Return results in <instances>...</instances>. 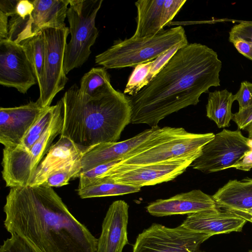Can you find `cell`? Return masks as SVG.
I'll return each instance as SVG.
<instances>
[{
    "label": "cell",
    "instance_id": "cell-15",
    "mask_svg": "<svg viewBox=\"0 0 252 252\" xmlns=\"http://www.w3.org/2000/svg\"><path fill=\"white\" fill-rule=\"evenodd\" d=\"M128 208L122 200L115 201L109 206L102 222L96 252H122L128 243Z\"/></svg>",
    "mask_w": 252,
    "mask_h": 252
},
{
    "label": "cell",
    "instance_id": "cell-3",
    "mask_svg": "<svg viewBox=\"0 0 252 252\" xmlns=\"http://www.w3.org/2000/svg\"><path fill=\"white\" fill-rule=\"evenodd\" d=\"M61 99L63 123L61 136L69 138L83 153L98 144L117 142L130 122L127 95L115 90L111 83L92 96L80 94L75 84Z\"/></svg>",
    "mask_w": 252,
    "mask_h": 252
},
{
    "label": "cell",
    "instance_id": "cell-12",
    "mask_svg": "<svg viewBox=\"0 0 252 252\" xmlns=\"http://www.w3.org/2000/svg\"><path fill=\"white\" fill-rule=\"evenodd\" d=\"M34 9L23 19L16 14L8 22V38L17 43L31 38L47 27H65L70 0H32Z\"/></svg>",
    "mask_w": 252,
    "mask_h": 252
},
{
    "label": "cell",
    "instance_id": "cell-4",
    "mask_svg": "<svg viewBox=\"0 0 252 252\" xmlns=\"http://www.w3.org/2000/svg\"><path fill=\"white\" fill-rule=\"evenodd\" d=\"M214 136L212 132L194 133L183 127H163L114 166H139L198 155Z\"/></svg>",
    "mask_w": 252,
    "mask_h": 252
},
{
    "label": "cell",
    "instance_id": "cell-28",
    "mask_svg": "<svg viewBox=\"0 0 252 252\" xmlns=\"http://www.w3.org/2000/svg\"><path fill=\"white\" fill-rule=\"evenodd\" d=\"M81 170L80 159L54 173L42 185L52 188L66 185L71 178L79 177Z\"/></svg>",
    "mask_w": 252,
    "mask_h": 252
},
{
    "label": "cell",
    "instance_id": "cell-9",
    "mask_svg": "<svg viewBox=\"0 0 252 252\" xmlns=\"http://www.w3.org/2000/svg\"><path fill=\"white\" fill-rule=\"evenodd\" d=\"M252 147V140L239 129L224 128L202 147L190 166L205 174L232 168Z\"/></svg>",
    "mask_w": 252,
    "mask_h": 252
},
{
    "label": "cell",
    "instance_id": "cell-26",
    "mask_svg": "<svg viewBox=\"0 0 252 252\" xmlns=\"http://www.w3.org/2000/svg\"><path fill=\"white\" fill-rule=\"evenodd\" d=\"M110 83V75L104 67L92 68L82 77L79 92L86 96H92Z\"/></svg>",
    "mask_w": 252,
    "mask_h": 252
},
{
    "label": "cell",
    "instance_id": "cell-33",
    "mask_svg": "<svg viewBox=\"0 0 252 252\" xmlns=\"http://www.w3.org/2000/svg\"><path fill=\"white\" fill-rule=\"evenodd\" d=\"M232 120L237 125L238 129L244 130L252 123V105L243 108L232 115Z\"/></svg>",
    "mask_w": 252,
    "mask_h": 252
},
{
    "label": "cell",
    "instance_id": "cell-32",
    "mask_svg": "<svg viewBox=\"0 0 252 252\" xmlns=\"http://www.w3.org/2000/svg\"><path fill=\"white\" fill-rule=\"evenodd\" d=\"M234 98L238 102L239 108L252 105V83L247 81L242 82L239 90L234 95Z\"/></svg>",
    "mask_w": 252,
    "mask_h": 252
},
{
    "label": "cell",
    "instance_id": "cell-14",
    "mask_svg": "<svg viewBox=\"0 0 252 252\" xmlns=\"http://www.w3.org/2000/svg\"><path fill=\"white\" fill-rule=\"evenodd\" d=\"M46 108H42L36 101L14 107H1L0 142L4 148L19 146Z\"/></svg>",
    "mask_w": 252,
    "mask_h": 252
},
{
    "label": "cell",
    "instance_id": "cell-20",
    "mask_svg": "<svg viewBox=\"0 0 252 252\" xmlns=\"http://www.w3.org/2000/svg\"><path fill=\"white\" fill-rule=\"evenodd\" d=\"M212 196L220 208L234 212L252 209V178L230 180Z\"/></svg>",
    "mask_w": 252,
    "mask_h": 252
},
{
    "label": "cell",
    "instance_id": "cell-38",
    "mask_svg": "<svg viewBox=\"0 0 252 252\" xmlns=\"http://www.w3.org/2000/svg\"><path fill=\"white\" fill-rule=\"evenodd\" d=\"M8 16L0 11V39L8 38Z\"/></svg>",
    "mask_w": 252,
    "mask_h": 252
},
{
    "label": "cell",
    "instance_id": "cell-16",
    "mask_svg": "<svg viewBox=\"0 0 252 252\" xmlns=\"http://www.w3.org/2000/svg\"><path fill=\"white\" fill-rule=\"evenodd\" d=\"M247 221L236 212L218 207L188 215L181 224L184 227L212 236L241 232Z\"/></svg>",
    "mask_w": 252,
    "mask_h": 252
},
{
    "label": "cell",
    "instance_id": "cell-19",
    "mask_svg": "<svg viewBox=\"0 0 252 252\" xmlns=\"http://www.w3.org/2000/svg\"><path fill=\"white\" fill-rule=\"evenodd\" d=\"M82 151L68 137L61 136L38 165L29 186L42 185L54 173L80 159Z\"/></svg>",
    "mask_w": 252,
    "mask_h": 252
},
{
    "label": "cell",
    "instance_id": "cell-36",
    "mask_svg": "<svg viewBox=\"0 0 252 252\" xmlns=\"http://www.w3.org/2000/svg\"><path fill=\"white\" fill-rule=\"evenodd\" d=\"M232 168L244 171L251 170L252 168V147L244 154L242 158Z\"/></svg>",
    "mask_w": 252,
    "mask_h": 252
},
{
    "label": "cell",
    "instance_id": "cell-29",
    "mask_svg": "<svg viewBox=\"0 0 252 252\" xmlns=\"http://www.w3.org/2000/svg\"><path fill=\"white\" fill-rule=\"evenodd\" d=\"M0 252H36L23 238L12 234L9 238L3 241L0 246Z\"/></svg>",
    "mask_w": 252,
    "mask_h": 252
},
{
    "label": "cell",
    "instance_id": "cell-37",
    "mask_svg": "<svg viewBox=\"0 0 252 252\" xmlns=\"http://www.w3.org/2000/svg\"><path fill=\"white\" fill-rule=\"evenodd\" d=\"M18 0H3L0 1V11H2L8 17H11L15 14L16 6Z\"/></svg>",
    "mask_w": 252,
    "mask_h": 252
},
{
    "label": "cell",
    "instance_id": "cell-18",
    "mask_svg": "<svg viewBox=\"0 0 252 252\" xmlns=\"http://www.w3.org/2000/svg\"><path fill=\"white\" fill-rule=\"evenodd\" d=\"M218 208L212 196L200 189L177 194L169 198L158 199L150 203L147 212L155 217L191 214Z\"/></svg>",
    "mask_w": 252,
    "mask_h": 252
},
{
    "label": "cell",
    "instance_id": "cell-17",
    "mask_svg": "<svg viewBox=\"0 0 252 252\" xmlns=\"http://www.w3.org/2000/svg\"><path fill=\"white\" fill-rule=\"evenodd\" d=\"M160 128L158 126L152 127L128 139L100 144L90 148L82 154L81 172H86L99 165L120 159L147 141Z\"/></svg>",
    "mask_w": 252,
    "mask_h": 252
},
{
    "label": "cell",
    "instance_id": "cell-6",
    "mask_svg": "<svg viewBox=\"0 0 252 252\" xmlns=\"http://www.w3.org/2000/svg\"><path fill=\"white\" fill-rule=\"evenodd\" d=\"M63 112V102L61 99L55 105L53 118L49 126L28 152H18L3 148L1 173L6 187L11 188L29 185L32 176L53 140L62 132Z\"/></svg>",
    "mask_w": 252,
    "mask_h": 252
},
{
    "label": "cell",
    "instance_id": "cell-11",
    "mask_svg": "<svg viewBox=\"0 0 252 252\" xmlns=\"http://www.w3.org/2000/svg\"><path fill=\"white\" fill-rule=\"evenodd\" d=\"M200 154L139 166H113L96 179H106L140 188L155 185L173 180L182 174Z\"/></svg>",
    "mask_w": 252,
    "mask_h": 252
},
{
    "label": "cell",
    "instance_id": "cell-34",
    "mask_svg": "<svg viewBox=\"0 0 252 252\" xmlns=\"http://www.w3.org/2000/svg\"><path fill=\"white\" fill-rule=\"evenodd\" d=\"M34 9L32 0H18L16 6L15 14L21 19H25L30 15Z\"/></svg>",
    "mask_w": 252,
    "mask_h": 252
},
{
    "label": "cell",
    "instance_id": "cell-7",
    "mask_svg": "<svg viewBox=\"0 0 252 252\" xmlns=\"http://www.w3.org/2000/svg\"><path fill=\"white\" fill-rule=\"evenodd\" d=\"M103 0H70L66 12L71 38L64 53L63 67L67 74L88 59L98 35L95 18Z\"/></svg>",
    "mask_w": 252,
    "mask_h": 252
},
{
    "label": "cell",
    "instance_id": "cell-42",
    "mask_svg": "<svg viewBox=\"0 0 252 252\" xmlns=\"http://www.w3.org/2000/svg\"></svg>",
    "mask_w": 252,
    "mask_h": 252
},
{
    "label": "cell",
    "instance_id": "cell-22",
    "mask_svg": "<svg viewBox=\"0 0 252 252\" xmlns=\"http://www.w3.org/2000/svg\"><path fill=\"white\" fill-rule=\"evenodd\" d=\"M234 101V95L226 89L210 92L206 106L207 117L213 121L219 128L229 126Z\"/></svg>",
    "mask_w": 252,
    "mask_h": 252
},
{
    "label": "cell",
    "instance_id": "cell-40",
    "mask_svg": "<svg viewBox=\"0 0 252 252\" xmlns=\"http://www.w3.org/2000/svg\"><path fill=\"white\" fill-rule=\"evenodd\" d=\"M248 133V138L252 140V123L247 126L244 129Z\"/></svg>",
    "mask_w": 252,
    "mask_h": 252
},
{
    "label": "cell",
    "instance_id": "cell-41",
    "mask_svg": "<svg viewBox=\"0 0 252 252\" xmlns=\"http://www.w3.org/2000/svg\"><path fill=\"white\" fill-rule=\"evenodd\" d=\"M248 252H252V250H250Z\"/></svg>",
    "mask_w": 252,
    "mask_h": 252
},
{
    "label": "cell",
    "instance_id": "cell-13",
    "mask_svg": "<svg viewBox=\"0 0 252 252\" xmlns=\"http://www.w3.org/2000/svg\"><path fill=\"white\" fill-rule=\"evenodd\" d=\"M37 84L23 47L9 38L0 39V84L22 94Z\"/></svg>",
    "mask_w": 252,
    "mask_h": 252
},
{
    "label": "cell",
    "instance_id": "cell-39",
    "mask_svg": "<svg viewBox=\"0 0 252 252\" xmlns=\"http://www.w3.org/2000/svg\"><path fill=\"white\" fill-rule=\"evenodd\" d=\"M238 215L241 216L247 221H249L252 223V209L242 211V212H235Z\"/></svg>",
    "mask_w": 252,
    "mask_h": 252
},
{
    "label": "cell",
    "instance_id": "cell-8",
    "mask_svg": "<svg viewBox=\"0 0 252 252\" xmlns=\"http://www.w3.org/2000/svg\"><path fill=\"white\" fill-rule=\"evenodd\" d=\"M41 32L45 40V53L42 76L38 85L39 97L36 101L42 108H46L68 81L63 63L69 30L66 26L47 27Z\"/></svg>",
    "mask_w": 252,
    "mask_h": 252
},
{
    "label": "cell",
    "instance_id": "cell-5",
    "mask_svg": "<svg viewBox=\"0 0 252 252\" xmlns=\"http://www.w3.org/2000/svg\"><path fill=\"white\" fill-rule=\"evenodd\" d=\"M189 43L184 28L179 26L162 30L154 36L116 41L96 55L95 63L107 69L135 67L153 61L180 43Z\"/></svg>",
    "mask_w": 252,
    "mask_h": 252
},
{
    "label": "cell",
    "instance_id": "cell-30",
    "mask_svg": "<svg viewBox=\"0 0 252 252\" xmlns=\"http://www.w3.org/2000/svg\"><path fill=\"white\" fill-rule=\"evenodd\" d=\"M240 38L252 42V21H242L234 25L229 32V41Z\"/></svg>",
    "mask_w": 252,
    "mask_h": 252
},
{
    "label": "cell",
    "instance_id": "cell-21",
    "mask_svg": "<svg viewBox=\"0 0 252 252\" xmlns=\"http://www.w3.org/2000/svg\"><path fill=\"white\" fill-rule=\"evenodd\" d=\"M164 0H139L137 8L136 29L133 37L154 36L163 30L162 10Z\"/></svg>",
    "mask_w": 252,
    "mask_h": 252
},
{
    "label": "cell",
    "instance_id": "cell-10",
    "mask_svg": "<svg viewBox=\"0 0 252 252\" xmlns=\"http://www.w3.org/2000/svg\"><path fill=\"white\" fill-rule=\"evenodd\" d=\"M211 236L181 224L170 228L153 223L137 236L132 252H201V245Z\"/></svg>",
    "mask_w": 252,
    "mask_h": 252
},
{
    "label": "cell",
    "instance_id": "cell-27",
    "mask_svg": "<svg viewBox=\"0 0 252 252\" xmlns=\"http://www.w3.org/2000/svg\"><path fill=\"white\" fill-rule=\"evenodd\" d=\"M151 66L152 61L140 63L134 67L124 90L125 94L134 95L148 84L152 80Z\"/></svg>",
    "mask_w": 252,
    "mask_h": 252
},
{
    "label": "cell",
    "instance_id": "cell-24",
    "mask_svg": "<svg viewBox=\"0 0 252 252\" xmlns=\"http://www.w3.org/2000/svg\"><path fill=\"white\" fill-rule=\"evenodd\" d=\"M20 44L25 50L39 85L42 76L45 53V40L43 33L41 32L24 40Z\"/></svg>",
    "mask_w": 252,
    "mask_h": 252
},
{
    "label": "cell",
    "instance_id": "cell-31",
    "mask_svg": "<svg viewBox=\"0 0 252 252\" xmlns=\"http://www.w3.org/2000/svg\"><path fill=\"white\" fill-rule=\"evenodd\" d=\"M186 1V0H164L161 19L163 28L173 19Z\"/></svg>",
    "mask_w": 252,
    "mask_h": 252
},
{
    "label": "cell",
    "instance_id": "cell-35",
    "mask_svg": "<svg viewBox=\"0 0 252 252\" xmlns=\"http://www.w3.org/2000/svg\"><path fill=\"white\" fill-rule=\"evenodd\" d=\"M231 43L239 53L252 61V42L238 38Z\"/></svg>",
    "mask_w": 252,
    "mask_h": 252
},
{
    "label": "cell",
    "instance_id": "cell-1",
    "mask_svg": "<svg viewBox=\"0 0 252 252\" xmlns=\"http://www.w3.org/2000/svg\"><path fill=\"white\" fill-rule=\"evenodd\" d=\"M3 221L36 252H96L97 240L71 214L52 187L10 188Z\"/></svg>",
    "mask_w": 252,
    "mask_h": 252
},
{
    "label": "cell",
    "instance_id": "cell-2",
    "mask_svg": "<svg viewBox=\"0 0 252 252\" xmlns=\"http://www.w3.org/2000/svg\"><path fill=\"white\" fill-rule=\"evenodd\" d=\"M221 66L217 53L206 45L193 43L180 48L148 85L127 96L130 123L156 127L169 115L196 105L202 94L220 86Z\"/></svg>",
    "mask_w": 252,
    "mask_h": 252
},
{
    "label": "cell",
    "instance_id": "cell-25",
    "mask_svg": "<svg viewBox=\"0 0 252 252\" xmlns=\"http://www.w3.org/2000/svg\"><path fill=\"white\" fill-rule=\"evenodd\" d=\"M55 109V105L47 107L29 130L22 143L16 147L9 149L18 152H28L49 126L53 118Z\"/></svg>",
    "mask_w": 252,
    "mask_h": 252
},
{
    "label": "cell",
    "instance_id": "cell-23",
    "mask_svg": "<svg viewBox=\"0 0 252 252\" xmlns=\"http://www.w3.org/2000/svg\"><path fill=\"white\" fill-rule=\"evenodd\" d=\"M141 188L99 178L89 182L85 187L78 188L77 193L82 199L122 195L137 192Z\"/></svg>",
    "mask_w": 252,
    "mask_h": 252
}]
</instances>
